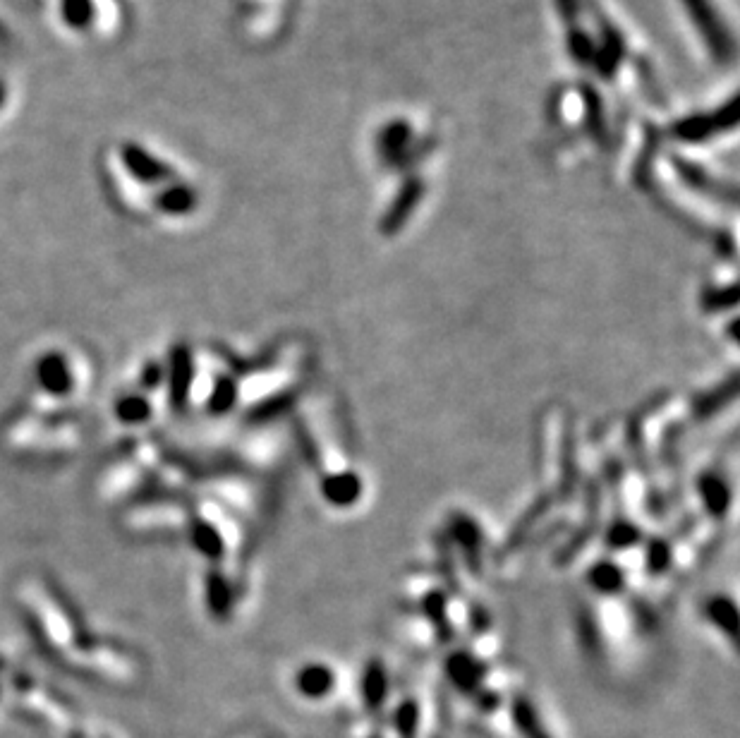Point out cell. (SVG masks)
I'll return each mask as SVG.
<instances>
[{
    "mask_svg": "<svg viewBox=\"0 0 740 738\" xmlns=\"http://www.w3.org/2000/svg\"><path fill=\"white\" fill-rule=\"evenodd\" d=\"M412 147V127L405 120H391L379 135V154L388 166H396Z\"/></svg>",
    "mask_w": 740,
    "mask_h": 738,
    "instance_id": "cell-14",
    "label": "cell"
},
{
    "mask_svg": "<svg viewBox=\"0 0 740 738\" xmlns=\"http://www.w3.org/2000/svg\"><path fill=\"white\" fill-rule=\"evenodd\" d=\"M582 99H585V113H587V130L592 132L594 137L599 139V144H602L604 139V106H602V99H599L597 92L594 89H582Z\"/></svg>",
    "mask_w": 740,
    "mask_h": 738,
    "instance_id": "cell-26",
    "label": "cell"
},
{
    "mask_svg": "<svg viewBox=\"0 0 740 738\" xmlns=\"http://www.w3.org/2000/svg\"><path fill=\"white\" fill-rule=\"evenodd\" d=\"M420 727V707L415 700H403L393 712V729L400 738H415Z\"/></svg>",
    "mask_w": 740,
    "mask_h": 738,
    "instance_id": "cell-21",
    "label": "cell"
},
{
    "mask_svg": "<svg viewBox=\"0 0 740 738\" xmlns=\"http://www.w3.org/2000/svg\"><path fill=\"white\" fill-rule=\"evenodd\" d=\"M688 12L690 22L697 29V34L705 41L709 56L717 65H731L736 60V39L731 29L726 27L724 17L714 8L712 0H681Z\"/></svg>",
    "mask_w": 740,
    "mask_h": 738,
    "instance_id": "cell-1",
    "label": "cell"
},
{
    "mask_svg": "<svg viewBox=\"0 0 740 738\" xmlns=\"http://www.w3.org/2000/svg\"><path fill=\"white\" fill-rule=\"evenodd\" d=\"M197 207V192L190 185H173L159 197V209L166 214L183 216Z\"/></svg>",
    "mask_w": 740,
    "mask_h": 738,
    "instance_id": "cell-18",
    "label": "cell"
},
{
    "mask_svg": "<svg viewBox=\"0 0 740 738\" xmlns=\"http://www.w3.org/2000/svg\"><path fill=\"white\" fill-rule=\"evenodd\" d=\"M194 544L204 556L209 559H221L226 554V544H223V537L218 535L216 528H211L209 523H197L194 528Z\"/></svg>",
    "mask_w": 740,
    "mask_h": 738,
    "instance_id": "cell-24",
    "label": "cell"
},
{
    "mask_svg": "<svg viewBox=\"0 0 740 738\" xmlns=\"http://www.w3.org/2000/svg\"><path fill=\"white\" fill-rule=\"evenodd\" d=\"M702 612H705V619L712 623L717 631L724 633L731 643H736L738 640V607H736V602H733V597L729 595L707 597Z\"/></svg>",
    "mask_w": 740,
    "mask_h": 738,
    "instance_id": "cell-13",
    "label": "cell"
},
{
    "mask_svg": "<svg viewBox=\"0 0 740 738\" xmlns=\"http://www.w3.org/2000/svg\"><path fill=\"white\" fill-rule=\"evenodd\" d=\"M65 20H68L75 29H84V24L92 20V10H89V0H63Z\"/></svg>",
    "mask_w": 740,
    "mask_h": 738,
    "instance_id": "cell-28",
    "label": "cell"
},
{
    "mask_svg": "<svg viewBox=\"0 0 740 738\" xmlns=\"http://www.w3.org/2000/svg\"><path fill=\"white\" fill-rule=\"evenodd\" d=\"M738 305V288L736 283L731 286H712L702 290L700 307L705 312H724V310H736Z\"/></svg>",
    "mask_w": 740,
    "mask_h": 738,
    "instance_id": "cell-19",
    "label": "cell"
},
{
    "mask_svg": "<svg viewBox=\"0 0 740 738\" xmlns=\"http://www.w3.org/2000/svg\"><path fill=\"white\" fill-rule=\"evenodd\" d=\"M39 379L41 384L46 386L48 393H65L70 386V377H68V367L65 362L51 355L39 365Z\"/></svg>",
    "mask_w": 740,
    "mask_h": 738,
    "instance_id": "cell-20",
    "label": "cell"
},
{
    "mask_svg": "<svg viewBox=\"0 0 740 738\" xmlns=\"http://www.w3.org/2000/svg\"><path fill=\"white\" fill-rule=\"evenodd\" d=\"M604 542L611 552H626L642 542V530L630 518H614L604 532Z\"/></svg>",
    "mask_w": 740,
    "mask_h": 738,
    "instance_id": "cell-17",
    "label": "cell"
},
{
    "mask_svg": "<svg viewBox=\"0 0 740 738\" xmlns=\"http://www.w3.org/2000/svg\"><path fill=\"white\" fill-rule=\"evenodd\" d=\"M446 674L448 679L456 688H460L463 693L475 695L479 688H482V679H484V667L477 662L470 652L458 650L451 652L446 659Z\"/></svg>",
    "mask_w": 740,
    "mask_h": 738,
    "instance_id": "cell-9",
    "label": "cell"
},
{
    "mask_svg": "<svg viewBox=\"0 0 740 738\" xmlns=\"http://www.w3.org/2000/svg\"><path fill=\"white\" fill-rule=\"evenodd\" d=\"M238 396H240L238 384H235L233 379H228V377L218 379L214 386V393H211V398H209L211 413L223 415V413H228V410H233L235 403H238Z\"/></svg>",
    "mask_w": 740,
    "mask_h": 738,
    "instance_id": "cell-25",
    "label": "cell"
},
{
    "mask_svg": "<svg viewBox=\"0 0 740 738\" xmlns=\"http://www.w3.org/2000/svg\"><path fill=\"white\" fill-rule=\"evenodd\" d=\"M645 552H647L645 554L647 571L652 573V576H664V573L671 568V559H673L671 544L666 540H661V537H654V540L647 542Z\"/></svg>",
    "mask_w": 740,
    "mask_h": 738,
    "instance_id": "cell-23",
    "label": "cell"
},
{
    "mask_svg": "<svg viewBox=\"0 0 740 738\" xmlns=\"http://www.w3.org/2000/svg\"><path fill=\"white\" fill-rule=\"evenodd\" d=\"M120 156H123V163L127 166L139 183H161V180H168L173 175L171 166L161 163L156 156H151L147 149L137 147V144H125L120 149Z\"/></svg>",
    "mask_w": 740,
    "mask_h": 738,
    "instance_id": "cell-8",
    "label": "cell"
},
{
    "mask_svg": "<svg viewBox=\"0 0 740 738\" xmlns=\"http://www.w3.org/2000/svg\"><path fill=\"white\" fill-rule=\"evenodd\" d=\"M388 695V671L379 657H372L362 671V700L369 712H379Z\"/></svg>",
    "mask_w": 740,
    "mask_h": 738,
    "instance_id": "cell-15",
    "label": "cell"
},
{
    "mask_svg": "<svg viewBox=\"0 0 740 738\" xmlns=\"http://www.w3.org/2000/svg\"><path fill=\"white\" fill-rule=\"evenodd\" d=\"M288 408H290V396H281V393H278V396H271V398H266L264 403H259L257 413L254 415H257V420H271V417L283 415Z\"/></svg>",
    "mask_w": 740,
    "mask_h": 738,
    "instance_id": "cell-30",
    "label": "cell"
},
{
    "mask_svg": "<svg viewBox=\"0 0 740 738\" xmlns=\"http://www.w3.org/2000/svg\"><path fill=\"white\" fill-rule=\"evenodd\" d=\"M448 535L456 542L460 556L465 559V566L472 573L482 571V549H484V535L479 523L472 516L463 511H453L448 516Z\"/></svg>",
    "mask_w": 740,
    "mask_h": 738,
    "instance_id": "cell-4",
    "label": "cell"
},
{
    "mask_svg": "<svg viewBox=\"0 0 740 738\" xmlns=\"http://www.w3.org/2000/svg\"><path fill=\"white\" fill-rule=\"evenodd\" d=\"M3 94H5V92H3V87H0V104H3Z\"/></svg>",
    "mask_w": 740,
    "mask_h": 738,
    "instance_id": "cell-31",
    "label": "cell"
},
{
    "mask_svg": "<svg viewBox=\"0 0 740 738\" xmlns=\"http://www.w3.org/2000/svg\"><path fill=\"white\" fill-rule=\"evenodd\" d=\"M599 22V41H594V63L602 80H614L621 70L623 58H626V39H623L621 29L602 15H597Z\"/></svg>",
    "mask_w": 740,
    "mask_h": 738,
    "instance_id": "cell-3",
    "label": "cell"
},
{
    "mask_svg": "<svg viewBox=\"0 0 740 738\" xmlns=\"http://www.w3.org/2000/svg\"><path fill=\"white\" fill-rule=\"evenodd\" d=\"M671 166L673 171H676L678 178H681V183H685L690 187V190L695 192H702V195H712V197H724V185L719 183L717 178H712L705 168L697 166V163L683 159V156H671Z\"/></svg>",
    "mask_w": 740,
    "mask_h": 738,
    "instance_id": "cell-12",
    "label": "cell"
},
{
    "mask_svg": "<svg viewBox=\"0 0 740 738\" xmlns=\"http://www.w3.org/2000/svg\"><path fill=\"white\" fill-rule=\"evenodd\" d=\"M738 125V99L731 96L724 106L712 113H695V116L681 118L671 125V137L688 144H700L707 139L736 130Z\"/></svg>",
    "mask_w": 740,
    "mask_h": 738,
    "instance_id": "cell-2",
    "label": "cell"
},
{
    "mask_svg": "<svg viewBox=\"0 0 740 738\" xmlns=\"http://www.w3.org/2000/svg\"><path fill=\"white\" fill-rule=\"evenodd\" d=\"M422 612L436 631H444V628H448V595L446 592L444 590L427 592L422 600Z\"/></svg>",
    "mask_w": 740,
    "mask_h": 738,
    "instance_id": "cell-22",
    "label": "cell"
},
{
    "mask_svg": "<svg viewBox=\"0 0 740 738\" xmlns=\"http://www.w3.org/2000/svg\"><path fill=\"white\" fill-rule=\"evenodd\" d=\"M695 492L700 496L702 506L714 520H724L729 516L733 504V489L724 475L717 470H707V473L697 475Z\"/></svg>",
    "mask_w": 740,
    "mask_h": 738,
    "instance_id": "cell-7",
    "label": "cell"
},
{
    "mask_svg": "<svg viewBox=\"0 0 740 738\" xmlns=\"http://www.w3.org/2000/svg\"><path fill=\"white\" fill-rule=\"evenodd\" d=\"M336 686V674L329 664L321 662H312L305 664L300 671L295 674V688L302 698L307 700H321L326 698Z\"/></svg>",
    "mask_w": 740,
    "mask_h": 738,
    "instance_id": "cell-10",
    "label": "cell"
},
{
    "mask_svg": "<svg viewBox=\"0 0 740 738\" xmlns=\"http://www.w3.org/2000/svg\"><path fill=\"white\" fill-rule=\"evenodd\" d=\"M118 415L123 417L125 422H142L144 417H149V403L144 401V398L130 396L118 405Z\"/></svg>",
    "mask_w": 740,
    "mask_h": 738,
    "instance_id": "cell-29",
    "label": "cell"
},
{
    "mask_svg": "<svg viewBox=\"0 0 740 738\" xmlns=\"http://www.w3.org/2000/svg\"><path fill=\"white\" fill-rule=\"evenodd\" d=\"M511 715H513L515 729L520 731V736L523 738H551L549 731L544 729L542 717H539L537 707L532 705V700H527V698L515 700L511 707Z\"/></svg>",
    "mask_w": 740,
    "mask_h": 738,
    "instance_id": "cell-16",
    "label": "cell"
},
{
    "mask_svg": "<svg viewBox=\"0 0 740 738\" xmlns=\"http://www.w3.org/2000/svg\"><path fill=\"white\" fill-rule=\"evenodd\" d=\"M587 585L597 592V595L604 597H614L618 592H623L626 588V571L611 559H599L587 568L585 573Z\"/></svg>",
    "mask_w": 740,
    "mask_h": 738,
    "instance_id": "cell-11",
    "label": "cell"
},
{
    "mask_svg": "<svg viewBox=\"0 0 740 738\" xmlns=\"http://www.w3.org/2000/svg\"><path fill=\"white\" fill-rule=\"evenodd\" d=\"M424 197V183L422 178H408L403 183V187L398 190L396 199L388 204V209L384 211V219L379 223V231L384 235H396L408 226L410 216L415 214L417 207L422 204Z\"/></svg>",
    "mask_w": 740,
    "mask_h": 738,
    "instance_id": "cell-5",
    "label": "cell"
},
{
    "mask_svg": "<svg viewBox=\"0 0 740 738\" xmlns=\"http://www.w3.org/2000/svg\"><path fill=\"white\" fill-rule=\"evenodd\" d=\"M319 492L326 504L345 511V508L360 504L362 494H365V482L355 470H336V473L321 477Z\"/></svg>",
    "mask_w": 740,
    "mask_h": 738,
    "instance_id": "cell-6",
    "label": "cell"
},
{
    "mask_svg": "<svg viewBox=\"0 0 740 738\" xmlns=\"http://www.w3.org/2000/svg\"><path fill=\"white\" fill-rule=\"evenodd\" d=\"M209 604L216 614L226 616L230 612V604H233V597H230V588L223 576H211L209 578Z\"/></svg>",
    "mask_w": 740,
    "mask_h": 738,
    "instance_id": "cell-27",
    "label": "cell"
}]
</instances>
